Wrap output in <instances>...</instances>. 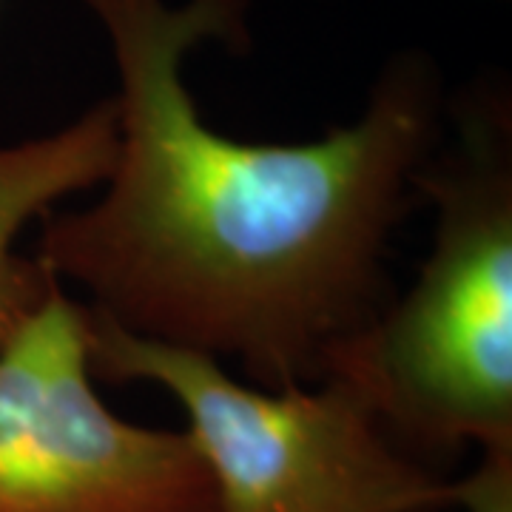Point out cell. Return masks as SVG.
<instances>
[{"label": "cell", "mask_w": 512, "mask_h": 512, "mask_svg": "<svg viewBox=\"0 0 512 512\" xmlns=\"http://www.w3.org/2000/svg\"><path fill=\"white\" fill-rule=\"evenodd\" d=\"M456 507L464 512H512V447L481 450L476 470L458 478Z\"/></svg>", "instance_id": "6"}, {"label": "cell", "mask_w": 512, "mask_h": 512, "mask_svg": "<svg viewBox=\"0 0 512 512\" xmlns=\"http://www.w3.org/2000/svg\"><path fill=\"white\" fill-rule=\"evenodd\" d=\"M439 228L419 279L333 353L384 427L512 447V183L498 157L421 174Z\"/></svg>", "instance_id": "3"}, {"label": "cell", "mask_w": 512, "mask_h": 512, "mask_svg": "<svg viewBox=\"0 0 512 512\" xmlns=\"http://www.w3.org/2000/svg\"><path fill=\"white\" fill-rule=\"evenodd\" d=\"M120 89L103 194L49 217L37 265L151 342L234 356L259 387L308 384L382 311V256L439 117L430 66L384 72L356 123L311 143L211 128L185 57L245 37L248 0H83Z\"/></svg>", "instance_id": "1"}, {"label": "cell", "mask_w": 512, "mask_h": 512, "mask_svg": "<svg viewBox=\"0 0 512 512\" xmlns=\"http://www.w3.org/2000/svg\"><path fill=\"white\" fill-rule=\"evenodd\" d=\"M92 370L111 382H151L188 416L214 487V512H444L447 481L399 453L367 396L342 373L259 387L220 359L151 342L89 311Z\"/></svg>", "instance_id": "2"}, {"label": "cell", "mask_w": 512, "mask_h": 512, "mask_svg": "<svg viewBox=\"0 0 512 512\" xmlns=\"http://www.w3.org/2000/svg\"><path fill=\"white\" fill-rule=\"evenodd\" d=\"M117 148L114 103L103 100L60 131L0 146V345L52 291L37 259L18 254V237L55 202L100 188Z\"/></svg>", "instance_id": "5"}, {"label": "cell", "mask_w": 512, "mask_h": 512, "mask_svg": "<svg viewBox=\"0 0 512 512\" xmlns=\"http://www.w3.org/2000/svg\"><path fill=\"white\" fill-rule=\"evenodd\" d=\"M89 339V308L55 282L0 345V512H214L188 430L120 419Z\"/></svg>", "instance_id": "4"}]
</instances>
